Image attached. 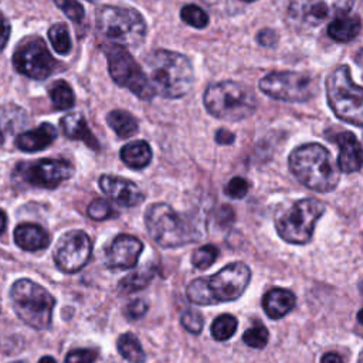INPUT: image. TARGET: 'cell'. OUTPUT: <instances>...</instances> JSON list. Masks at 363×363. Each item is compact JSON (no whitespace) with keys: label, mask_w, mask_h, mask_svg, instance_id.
Listing matches in <instances>:
<instances>
[{"label":"cell","mask_w":363,"mask_h":363,"mask_svg":"<svg viewBox=\"0 0 363 363\" xmlns=\"http://www.w3.org/2000/svg\"><path fill=\"white\" fill-rule=\"evenodd\" d=\"M242 340L245 345H248L250 347L254 349H264L268 343V330L264 325H255L248 328L244 335H242Z\"/></svg>","instance_id":"33"},{"label":"cell","mask_w":363,"mask_h":363,"mask_svg":"<svg viewBox=\"0 0 363 363\" xmlns=\"http://www.w3.org/2000/svg\"><path fill=\"white\" fill-rule=\"evenodd\" d=\"M251 281V269L241 261L223 267L210 277L191 281L186 288L187 299L194 305H217L238 299Z\"/></svg>","instance_id":"1"},{"label":"cell","mask_w":363,"mask_h":363,"mask_svg":"<svg viewBox=\"0 0 363 363\" xmlns=\"http://www.w3.org/2000/svg\"><path fill=\"white\" fill-rule=\"evenodd\" d=\"M6 224H7V217H6V213L0 208V234L4 231L6 228Z\"/></svg>","instance_id":"45"},{"label":"cell","mask_w":363,"mask_h":363,"mask_svg":"<svg viewBox=\"0 0 363 363\" xmlns=\"http://www.w3.org/2000/svg\"><path fill=\"white\" fill-rule=\"evenodd\" d=\"M354 0H289L288 14L298 24L316 27L325 21L347 14Z\"/></svg>","instance_id":"14"},{"label":"cell","mask_w":363,"mask_h":363,"mask_svg":"<svg viewBox=\"0 0 363 363\" xmlns=\"http://www.w3.org/2000/svg\"><path fill=\"white\" fill-rule=\"evenodd\" d=\"M224 191L231 199H242L248 193V182L242 177H238V176L233 177L227 183Z\"/></svg>","instance_id":"37"},{"label":"cell","mask_w":363,"mask_h":363,"mask_svg":"<svg viewBox=\"0 0 363 363\" xmlns=\"http://www.w3.org/2000/svg\"><path fill=\"white\" fill-rule=\"evenodd\" d=\"M339 146L337 167L345 173L359 172L362 167V147L360 142L352 132H340L335 136Z\"/></svg>","instance_id":"18"},{"label":"cell","mask_w":363,"mask_h":363,"mask_svg":"<svg viewBox=\"0 0 363 363\" xmlns=\"http://www.w3.org/2000/svg\"><path fill=\"white\" fill-rule=\"evenodd\" d=\"M288 164L301 184L318 193H329L339 183V167L330 152L320 143L295 147L288 157Z\"/></svg>","instance_id":"2"},{"label":"cell","mask_w":363,"mask_h":363,"mask_svg":"<svg viewBox=\"0 0 363 363\" xmlns=\"http://www.w3.org/2000/svg\"><path fill=\"white\" fill-rule=\"evenodd\" d=\"M143 251V242L129 234H119L113 238L105 254L108 268L128 269L138 264L139 255Z\"/></svg>","instance_id":"16"},{"label":"cell","mask_w":363,"mask_h":363,"mask_svg":"<svg viewBox=\"0 0 363 363\" xmlns=\"http://www.w3.org/2000/svg\"><path fill=\"white\" fill-rule=\"evenodd\" d=\"M60 126L62 129V133L67 138L74 140H81L91 149L99 150V143L94 136V133L91 132V129L88 128V123L82 113L74 112L62 116L60 121Z\"/></svg>","instance_id":"20"},{"label":"cell","mask_w":363,"mask_h":363,"mask_svg":"<svg viewBox=\"0 0 363 363\" xmlns=\"http://www.w3.org/2000/svg\"><path fill=\"white\" fill-rule=\"evenodd\" d=\"M14 68L33 79H45L55 68V60L38 37L24 38L13 54Z\"/></svg>","instance_id":"12"},{"label":"cell","mask_w":363,"mask_h":363,"mask_svg":"<svg viewBox=\"0 0 363 363\" xmlns=\"http://www.w3.org/2000/svg\"><path fill=\"white\" fill-rule=\"evenodd\" d=\"M259 89L274 99L306 102L315 96L318 81L315 77L302 72L277 71L269 72L259 79Z\"/></svg>","instance_id":"11"},{"label":"cell","mask_w":363,"mask_h":363,"mask_svg":"<svg viewBox=\"0 0 363 363\" xmlns=\"http://www.w3.org/2000/svg\"><path fill=\"white\" fill-rule=\"evenodd\" d=\"M48 38L51 41L52 48L58 54H68L71 50V37L68 33V28L64 23L52 24L48 30Z\"/></svg>","instance_id":"30"},{"label":"cell","mask_w":363,"mask_h":363,"mask_svg":"<svg viewBox=\"0 0 363 363\" xmlns=\"http://www.w3.org/2000/svg\"><path fill=\"white\" fill-rule=\"evenodd\" d=\"M116 347L119 354L130 363H143L146 360L143 347L133 333H122L118 337Z\"/></svg>","instance_id":"26"},{"label":"cell","mask_w":363,"mask_h":363,"mask_svg":"<svg viewBox=\"0 0 363 363\" xmlns=\"http://www.w3.org/2000/svg\"><path fill=\"white\" fill-rule=\"evenodd\" d=\"M296 303V296L292 291L285 288H272L262 298L265 313L271 319H281L288 315Z\"/></svg>","instance_id":"22"},{"label":"cell","mask_w":363,"mask_h":363,"mask_svg":"<svg viewBox=\"0 0 363 363\" xmlns=\"http://www.w3.org/2000/svg\"><path fill=\"white\" fill-rule=\"evenodd\" d=\"M237 326H238V320L235 316L230 313L220 315L211 323V336L218 342L228 340L235 333Z\"/></svg>","instance_id":"28"},{"label":"cell","mask_w":363,"mask_h":363,"mask_svg":"<svg viewBox=\"0 0 363 363\" xmlns=\"http://www.w3.org/2000/svg\"><path fill=\"white\" fill-rule=\"evenodd\" d=\"M218 257V248L213 244L203 245L197 248L191 255V264L197 269H207L214 264Z\"/></svg>","instance_id":"31"},{"label":"cell","mask_w":363,"mask_h":363,"mask_svg":"<svg viewBox=\"0 0 363 363\" xmlns=\"http://www.w3.org/2000/svg\"><path fill=\"white\" fill-rule=\"evenodd\" d=\"M96 28L105 38L122 47H138L146 35V23L142 14L130 7H99L96 10Z\"/></svg>","instance_id":"7"},{"label":"cell","mask_w":363,"mask_h":363,"mask_svg":"<svg viewBox=\"0 0 363 363\" xmlns=\"http://www.w3.org/2000/svg\"><path fill=\"white\" fill-rule=\"evenodd\" d=\"M9 37H10V23L4 17V14L0 11V51L6 47Z\"/></svg>","instance_id":"42"},{"label":"cell","mask_w":363,"mask_h":363,"mask_svg":"<svg viewBox=\"0 0 363 363\" xmlns=\"http://www.w3.org/2000/svg\"><path fill=\"white\" fill-rule=\"evenodd\" d=\"M360 27H362V23L359 16L343 14V16L335 17L329 23L328 35L337 43H347L354 37H357V34L360 33Z\"/></svg>","instance_id":"23"},{"label":"cell","mask_w":363,"mask_h":363,"mask_svg":"<svg viewBox=\"0 0 363 363\" xmlns=\"http://www.w3.org/2000/svg\"><path fill=\"white\" fill-rule=\"evenodd\" d=\"M121 159L130 169H143L152 160V149L145 140L129 142L121 149Z\"/></svg>","instance_id":"24"},{"label":"cell","mask_w":363,"mask_h":363,"mask_svg":"<svg viewBox=\"0 0 363 363\" xmlns=\"http://www.w3.org/2000/svg\"><path fill=\"white\" fill-rule=\"evenodd\" d=\"M145 65L153 91L164 98L184 96L193 86L194 72L191 62L180 52L155 50L146 57Z\"/></svg>","instance_id":"3"},{"label":"cell","mask_w":363,"mask_h":363,"mask_svg":"<svg viewBox=\"0 0 363 363\" xmlns=\"http://www.w3.org/2000/svg\"><path fill=\"white\" fill-rule=\"evenodd\" d=\"M323 213L325 204L322 201L312 197L301 199L277 217V231L286 242L306 244L312 238L315 224Z\"/></svg>","instance_id":"9"},{"label":"cell","mask_w":363,"mask_h":363,"mask_svg":"<svg viewBox=\"0 0 363 363\" xmlns=\"http://www.w3.org/2000/svg\"><path fill=\"white\" fill-rule=\"evenodd\" d=\"M203 102L210 115L225 121L245 119L257 108L254 92L235 81H221L208 85L204 91Z\"/></svg>","instance_id":"4"},{"label":"cell","mask_w":363,"mask_h":363,"mask_svg":"<svg viewBox=\"0 0 363 363\" xmlns=\"http://www.w3.org/2000/svg\"><path fill=\"white\" fill-rule=\"evenodd\" d=\"M241 1H245V3H252V1H255V0H241Z\"/></svg>","instance_id":"48"},{"label":"cell","mask_w":363,"mask_h":363,"mask_svg":"<svg viewBox=\"0 0 363 363\" xmlns=\"http://www.w3.org/2000/svg\"><path fill=\"white\" fill-rule=\"evenodd\" d=\"M180 323L182 326L190 332V333H200L201 329H203V325H204V319L201 316L200 312L194 311V309H190V311H186L182 313L180 316Z\"/></svg>","instance_id":"35"},{"label":"cell","mask_w":363,"mask_h":363,"mask_svg":"<svg viewBox=\"0 0 363 363\" xmlns=\"http://www.w3.org/2000/svg\"><path fill=\"white\" fill-rule=\"evenodd\" d=\"M147 311V305L145 303V301L142 299H133L130 301L126 306H125V315L129 318V319H139L142 318Z\"/></svg>","instance_id":"39"},{"label":"cell","mask_w":363,"mask_h":363,"mask_svg":"<svg viewBox=\"0 0 363 363\" xmlns=\"http://www.w3.org/2000/svg\"><path fill=\"white\" fill-rule=\"evenodd\" d=\"M106 122L118 138H129L138 132L136 118L122 109H113L106 115Z\"/></svg>","instance_id":"25"},{"label":"cell","mask_w":363,"mask_h":363,"mask_svg":"<svg viewBox=\"0 0 363 363\" xmlns=\"http://www.w3.org/2000/svg\"><path fill=\"white\" fill-rule=\"evenodd\" d=\"M108 60V69L111 78L119 85L129 89L140 99H152L155 91L135 58L126 51L125 47L118 44L104 45Z\"/></svg>","instance_id":"10"},{"label":"cell","mask_w":363,"mask_h":363,"mask_svg":"<svg viewBox=\"0 0 363 363\" xmlns=\"http://www.w3.org/2000/svg\"><path fill=\"white\" fill-rule=\"evenodd\" d=\"M320 363H343L340 356L337 353H333V352H328L322 356L320 359Z\"/></svg>","instance_id":"44"},{"label":"cell","mask_w":363,"mask_h":363,"mask_svg":"<svg viewBox=\"0 0 363 363\" xmlns=\"http://www.w3.org/2000/svg\"><path fill=\"white\" fill-rule=\"evenodd\" d=\"M277 40H278V35L274 30L271 28H264L261 30L258 34H257V41L258 44L264 45V47H272L277 44Z\"/></svg>","instance_id":"41"},{"label":"cell","mask_w":363,"mask_h":363,"mask_svg":"<svg viewBox=\"0 0 363 363\" xmlns=\"http://www.w3.org/2000/svg\"><path fill=\"white\" fill-rule=\"evenodd\" d=\"M10 299L24 323L37 330L50 328L55 299L44 286L27 278L17 279L10 288Z\"/></svg>","instance_id":"6"},{"label":"cell","mask_w":363,"mask_h":363,"mask_svg":"<svg viewBox=\"0 0 363 363\" xmlns=\"http://www.w3.org/2000/svg\"><path fill=\"white\" fill-rule=\"evenodd\" d=\"M153 277H155V269H147V268L129 274L119 282V289L125 294L140 291L152 281Z\"/></svg>","instance_id":"29"},{"label":"cell","mask_w":363,"mask_h":363,"mask_svg":"<svg viewBox=\"0 0 363 363\" xmlns=\"http://www.w3.org/2000/svg\"><path fill=\"white\" fill-rule=\"evenodd\" d=\"M11 363H27V362H23V360H20V362H11Z\"/></svg>","instance_id":"49"},{"label":"cell","mask_w":363,"mask_h":363,"mask_svg":"<svg viewBox=\"0 0 363 363\" xmlns=\"http://www.w3.org/2000/svg\"><path fill=\"white\" fill-rule=\"evenodd\" d=\"M14 241L24 251H38L50 245V235L38 224L23 223L14 230Z\"/></svg>","instance_id":"21"},{"label":"cell","mask_w":363,"mask_h":363,"mask_svg":"<svg viewBox=\"0 0 363 363\" xmlns=\"http://www.w3.org/2000/svg\"><path fill=\"white\" fill-rule=\"evenodd\" d=\"M214 139L218 145H231L235 139V135L233 132H230L228 129H224V128H220L216 135H214Z\"/></svg>","instance_id":"43"},{"label":"cell","mask_w":363,"mask_h":363,"mask_svg":"<svg viewBox=\"0 0 363 363\" xmlns=\"http://www.w3.org/2000/svg\"><path fill=\"white\" fill-rule=\"evenodd\" d=\"M57 138V130L51 123H41L37 128L23 132L16 138V146L24 152H37L48 147Z\"/></svg>","instance_id":"19"},{"label":"cell","mask_w":363,"mask_h":363,"mask_svg":"<svg viewBox=\"0 0 363 363\" xmlns=\"http://www.w3.org/2000/svg\"><path fill=\"white\" fill-rule=\"evenodd\" d=\"M234 221V211L230 206H221V208L217 211V216H216V223L221 227V228H225V227H230Z\"/></svg>","instance_id":"40"},{"label":"cell","mask_w":363,"mask_h":363,"mask_svg":"<svg viewBox=\"0 0 363 363\" xmlns=\"http://www.w3.org/2000/svg\"><path fill=\"white\" fill-rule=\"evenodd\" d=\"M98 183L101 190L109 199H112L115 203L123 207H135L145 200V194L140 190V187L128 179L102 174Z\"/></svg>","instance_id":"17"},{"label":"cell","mask_w":363,"mask_h":363,"mask_svg":"<svg viewBox=\"0 0 363 363\" xmlns=\"http://www.w3.org/2000/svg\"><path fill=\"white\" fill-rule=\"evenodd\" d=\"M180 17L186 24H189L194 28H204L208 24L207 13L194 4H186L180 10Z\"/></svg>","instance_id":"32"},{"label":"cell","mask_w":363,"mask_h":363,"mask_svg":"<svg viewBox=\"0 0 363 363\" xmlns=\"http://www.w3.org/2000/svg\"><path fill=\"white\" fill-rule=\"evenodd\" d=\"M328 102L333 113L357 128L363 122V104L362 86L354 84L350 77L347 65L337 67L326 79Z\"/></svg>","instance_id":"8"},{"label":"cell","mask_w":363,"mask_h":363,"mask_svg":"<svg viewBox=\"0 0 363 363\" xmlns=\"http://www.w3.org/2000/svg\"><path fill=\"white\" fill-rule=\"evenodd\" d=\"M1 142H3V133L0 132V145H1Z\"/></svg>","instance_id":"47"},{"label":"cell","mask_w":363,"mask_h":363,"mask_svg":"<svg viewBox=\"0 0 363 363\" xmlns=\"http://www.w3.org/2000/svg\"><path fill=\"white\" fill-rule=\"evenodd\" d=\"M98 359L96 350L75 349L65 356V363H95Z\"/></svg>","instance_id":"38"},{"label":"cell","mask_w":363,"mask_h":363,"mask_svg":"<svg viewBox=\"0 0 363 363\" xmlns=\"http://www.w3.org/2000/svg\"><path fill=\"white\" fill-rule=\"evenodd\" d=\"M74 174V167L64 159H40L35 162L20 163L14 176L30 186L55 189Z\"/></svg>","instance_id":"13"},{"label":"cell","mask_w":363,"mask_h":363,"mask_svg":"<svg viewBox=\"0 0 363 363\" xmlns=\"http://www.w3.org/2000/svg\"><path fill=\"white\" fill-rule=\"evenodd\" d=\"M86 213L92 220H96V221H102V220L115 217V214H116L113 211V208L111 207V204L104 199H95L94 201H91L86 208Z\"/></svg>","instance_id":"34"},{"label":"cell","mask_w":363,"mask_h":363,"mask_svg":"<svg viewBox=\"0 0 363 363\" xmlns=\"http://www.w3.org/2000/svg\"><path fill=\"white\" fill-rule=\"evenodd\" d=\"M149 235L163 248H174L197 241L200 234L196 227L166 203L152 204L145 214Z\"/></svg>","instance_id":"5"},{"label":"cell","mask_w":363,"mask_h":363,"mask_svg":"<svg viewBox=\"0 0 363 363\" xmlns=\"http://www.w3.org/2000/svg\"><path fill=\"white\" fill-rule=\"evenodd\" d=\"M50 98H51L52 105L61 111L69 109L75 104V96H74L71 86L68 85V82H65L62 79H58L51 85Z\"/></svg>","instance_id":"27"},{"label":"cell","mask_w":363,"mask_h":363,"mask_svg":"<svg viewBox=\"0 0 363 363\" xmlns=\"http://www.w3.org/2000/svg\"><path fill=\"white\" fill-rule=\"evenodd\" d=\"M55 4L64 11V14L74 23H79L84 18V7L77 0H54Z\"/></svg>","instance_id":"36"},{"label":"cell","mask_w":363,"mask_h":363,"mask_svg":"<svg viewBox=\"0 0 363 363\" xmlns=\"http://www.w3.org/2000/svg\"><path fill=\"white\" fill-rule=\"evenodd\" d=\"M91 254L92 242L88 234L82 230H71L58 240L54 250V261L62 272L72 274L86 265Z\"/></svg>","instance_id":"15"},{"label":"cell","mask_w":363,"mask_h":363,"mask_svg":"<svg viewBox=\"0 0 363 363\" xmlns=\"http://www.w3.org/2000/svg\"><path fill=\"white\" fill-rule=\"evenodd\" d=\"M38 363H57V362H55V359L51 357V356H44V357L40 359Z\"/></svg>","instance_id":"46"}]
</instances>
